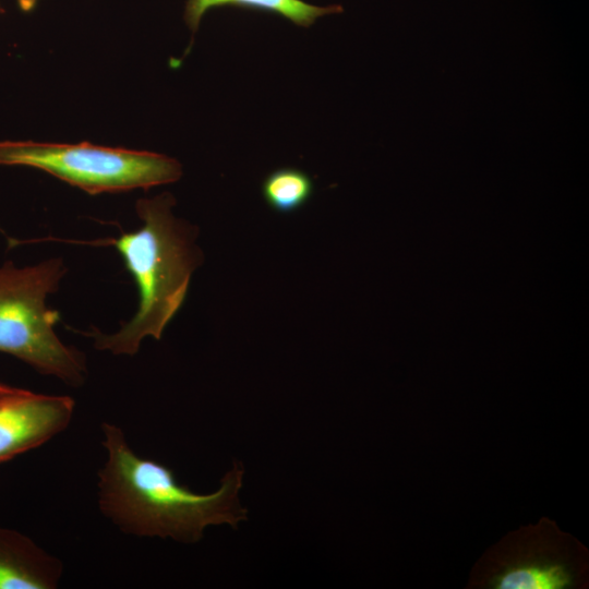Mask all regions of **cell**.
<instances>
[{"label": "cell", "mask_w": 589, "mask_h": 589, "mask_svg": "<svg viewBox=\"0 0 589 589\" xmlns=\"http://www.w3.org/2000/svg\"><path fill=\"white\" fill-rule=\"evenodd\" d=\"M0 166L39 169L93 195L149 189L182 176L181 164L169 156L85 142L2 140Z\"/></svg>", "instance_id": "4"}, {"label": "cell", "mask_w": 589, "mask_h": 589, "mask_svg": "<svg viewBox=\"0 0 589 589\" xmlns=\"http://www.w3.org/2000/svg\"><path fill=\"white\" fill-rule=\"evenodd\" d=\"M61 561L26 534L0 526V589H55Z\"/></svg>", "instance_id": "7"}, {"label": "cell", "mask_w": 589, "mask_h": 589, "mask_svg": "<svg viewBox=\"0 0 589 589\" xmlns=\"http://www.w3.org/2000/svg\"><path fill=\"white\" fill-rule=\"evenodd\" d=\"M75 400L0 382V465L37 448L70 424Z\"/></svg>", "instance_id": "6"}, {"label": "cell", "mask_w": 589, "mask_h": 589, "mask_svg": "<svg viewBox=\"0 0 589 589\" xmlns=\"http://www.w3.org/2000/svg\"><path fill=\"white\" fill-rule=\"evenodd\" d=\"M3 13V8L0 4V14Z\"/></svg>", "instance_id": "11"}, {"label": "cell", "mask_w": 589, "mask_h": 589, "mask_svg": "<svg viewBox=\"0 0 589 589\" xmlns=\"http://www.w3.org/2000/svg\"><path fill=\"white\" fill-rule=\"evenodd\" d=\"M175 204L168 192L140 199L135 204L142 221L137 230L122 232L118 238L81 242L115 247L139 292L135 314L116 333L105 334L96 327L80 332L93 338L97 350L116 356L136 354L144 338H161L183 305L192 274L202 264L203 254L195 243L196 227L173 215Z\"/></svg>", "instance_id": "2"}, {"label": "cell", "mask_w": 589, "mask_h": 589, "mask_svg": "<svg viewBox=\"0 0 589 589\" xmlns=\"http://www.w3.org/2000/svg\"><path fill=\"white\" fill-rule=\"evenodd\" d=\"M67 271L60 257L24 267L12 261L0 266V352L43 375L80 387L87 377L86 357L59 338L55 326L60 313L46 303Z\"/></svg>", "instance_id": "3"}, {"label": "cell", "mask_w": 589, "mask_h": 589, "mask_svg": "<svg viewBox=\"0 0 589 589\" xmlns=\"http://www.w3.org/2000/svg\"><path fill=\"white\" fill-rule=\"evenodd\" d=\"M101 431L107 458L97 473L98 507L123 533L194 543L208 526L237 527L247 519L238 498L241 464L224 476L217 491L200 494L181 485L167 466L133 452L121 428L104 422Z\"/></svg>", "instance_id": "1"}, {"label": "cell", "mask_w": 589, "mask_h": 589, "mask_svg": "<svg viewBox=\"0 0 589 589\" xmlns=\"http://www.w3.org/2000/svg\"><path fill=\"white\" fill-rule=\"evenodd\" d=\"M235 5L278 14L296 25L310 26L316 19L341 11L339 5L318 7L302 0H188L184 19L192 32L200 25L203 15L212 8Z\"/></svg>", "instance_id": "8"}, {"label": "cell", "mask_w": 589, "mask_h": 589, "mask_svg": "<svg viewBox=\"0 0 589 589\" xmlns=\"http://www.w3.org/2000/svg\"><path fill=\"white\" fill-rule=\"evenodd\" d=\"M588 551L555 521L508 533L476 564L471 587L489 589H568L587 584Z\"/></svg>", "instance_id": "5"}, {"label": "cell", "mask_w": 589, "mask_h": 589, "mask_svg": "<svg viewBox=\"0 0 589 589\" xmlns=\"http://www.w3.org/2000/svg\"><path fill=\"white\" fill-rule=\"evenodd\" d=\"M20 9L24 12L32 11L39 0H16Z\"/></svg>", "instance_id": "10"}, {"label": "cell", "mask_w": 589, "mask_h": 589, "mask_svg": "<svg viewBox=\"0 0 589 589\" xmlns=\"http://www.w3.org/2000/svg\"><path fill=\"white\" fill-rule=\"evenodd\" d=\"M312 178L297 168H279L268 173L262 182V195L275 212L289 214L304 206L312 197Z\"/></svg>", "instance_id": "9"}]
</instances>
